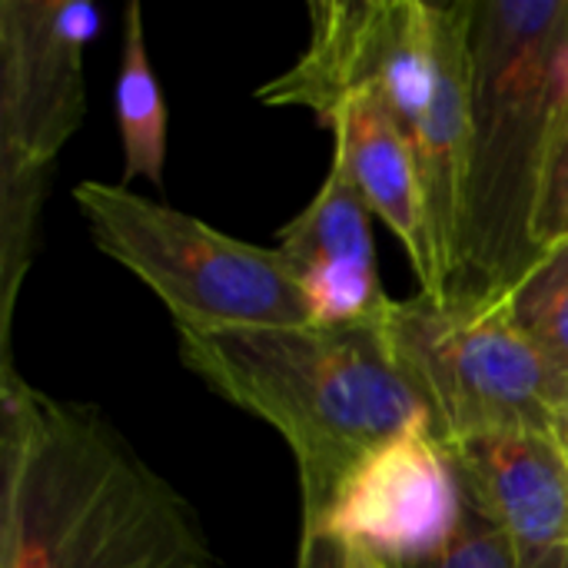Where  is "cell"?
I'll list each match as a JSON object with an SVG mask.
<instances>
[{"mask_svg": "<svg viewBox=\"0 0 568 568\" xmlns=\"http://www.w3.org/2000/svg\"><path fill=\"white\" fill-rule=\"evenodd\" d=\"M469 506L509 542L519 568H566L568 459L556 436L506 429L449 446Z\"/></svg>", "mask_w": 568, "mask_h": 568, "instance_id": "9", "label": "cell"}, {"mask_svg": "<svg viewBox=\"0 0 568 568\" xmlns=\"http://www.w3.org/2000/svg\"><path fill=\"white\" fill-rule=\"evenodd\" d=\"M568 77V0H476L473 143L446 300H506L539 263L532 216Z\"/></svg>", "mask_w": 568, "mask_h": 568, "instance_id": "3", "label": "cell"}, {"mask_svg": "<svg viewBox=\"0 0 568 568\" xmlns=\"http://www.w3.org/2000/svg\"><path fill=\"white\" fill-rule=\"evenodd\" d=\"M566 568H568V562H566Z\"/></svg>", "mask_w": 568, "mask_h": 568, "instance_id": "20", "label": "cell"}, {"mask_svg": "<svg viewBox=\"0 0 568 568\" xmlns=\"http://www.w3.org/2000/svg\"><path fill=\"white\" fill-rule=\"evenodd\" d=\"M0 568H220L193 506L87 403L0 369Z\"/></svg>", "mask_w": 568, "mask_h": 568, "instance_id": "1", "label": "cell"}, {"mask_svg": "<svg viewBox=\"0 0 568 568\" xmlns=\"http://www.w3.org/2000/svg\"><path fill=\"white\" fill-rule=\"evenodd\" d=\"M336 150L333 163L343 166L363 203L403 243L419 293L436 300V266L429 246V216L413 136L393 113L383 93L349 97L329 120Z\"/></svg>", "mask_w": 568, "mask_h": 568, "instance_id": "12", "label": "cell"}, {"mask_svg": "<svg viewBox=\"0 0 568 568\" xmlns=\"http://www.w3.org/2000/svg\"><path fill=\"white\" fill-rule=\"evenodd\" d=\"M506 303L516 326L568 376V243L549 250Z\"/></svg>", "mask_w": 568, "mask_h": 568, "instance_id": "14", "label": "cell"}, {"mask_svg": "<svg viewBox=\"0 0 568 568\" xmlns=\"http://www.w3.org/2000/svg\"><path fill=\"white\" fill-rule=\"evenodd\" d=\"M469 509L453 453L409 429L366 456L339 486L320 532L386 568L433 566Z\"/></svg>", "mask_w": 568, "mask_h": 568, "instance_id": "8", "label": "cell"}, {"mask_svg": "<svg viewBox=\"0 0 568 568\" xmlns=\"http://www.w3.org/2000/svg\"><path fill=\"white\" fill-rule=\"evenodd\" d=\"M100 27L87 0L0 3V190H43L87 113L83 60Z\"/></svg>", "mask_w": 568, "mask_h": 568, "instance_id": "7", "label": "cell"}, {"mask_svg": "<svg viewBox=\"0 0 568 568\" xmlns=\"http://www.w3.org/2000/svg\"><path fill=\"white\" fill-rule=\"evenodd\" d=\"M276 240V253L310 300L313 323L383 326L393 300L379 280L369 206L343 166H329L320 193Z\"/></svg>", "mask_w": 568, "mask_h": 568, "instance_id": "11", "label": "cell"}, {"mask_svg": "<svg viewBox=\"0 0 568 568\" xmlns=\"http://www.w3.org/2000/svg\"><path fill=\"white\" fill-rule=\"evenodd\" d=\"M426 568H519L516 556L506 542V536L479 516L473 506L463 516V526L456 539L446 546V552Z\"/></svg>", "mask_w": 568, "mask_h": 568, "instance_id": "16", "label": "cell"}, {"mask_svg": "<svg viewBox=\"0 0 568 568\" xmlns=\"http://www.w3.org/2000/svg\"><path fill=\"white\" fill-rule=\"evenodd\" d=\"M473 30L476 0L433 3V93L413 146L429 216L436 303L449 296L463 230L473 143Z\"/></svg>", "mask_w": 568, "mask_h": 568, "instance_id": "10", "label": "cell"}, {"mask_svg": "<svg viewBox=\"0 0 568 568\" xmlns=\"http://www.w3.org/2000/svg\"><path fill=\"white\" fill-rule=\"evenodd\" d=\"M532 243L539 260L549 250L568 243V77L546 143V163H542L539 200L532 216Z\"/></svg>", "mask_w": 568, "mask_h": 568, "instance_id": "15", "label": "cell"}, {"mask_svg": "<svg viewBox=\"0 0 568 568\" xmlns=\"http://www.w3.org/2000/svg\"><path fill=\"white\" fill-rule=\"evenodd\" d=\"M296 568H346V546L329 536H303Z\"/></svg>", "mask_w": 568, "mask_h": 568, "instance_id": "17", "label": "cell"}, {"mask_svg": "<svg viewBox=\"0 0 568 568\" xmlns=\"http://www.w3.org/2000/svg\"><path fill=\"white\" fill-rule=\"evenodd\" d=\"M176 333L180 363L196 379L286 439L300 469L303 536L320 532L339 486L366 456L409 429H433L389 356L383 326Z\"/></svg>", "mask_w": 568, "mask_h": 568, "instance_id": "2", "label": "cell"}, {"mask_svg": "<svg viewBox=\"0 0 568 568\" xmlns=\"http://www.w3.org/2000/svg\"><path fill=\"white\" fill-rule=\"evenodd\" d=\"M383 339L446 449L506 429L552 436L568 406V376L516 326L506 300H393Z\"/></svg>", "mask_w": 568, "mask_h": 568, "instance_id": "4", "label": "cell"}, {"mask_svg": "<svg viewBox=\"0 0 568 568\" xmlns=\"http://www.w3.org/2000/svg\"><path fill=\"white\" fill-rule=\"evenodd\" d=\"M97 250L130 270L170 310L176 329L306 326L313 310L283 256L126 186H73Z\"/></svg>", "mask_w": 568, "mask_h": 568, "instance_id": "5", "label": "cell"}, {"mask_svg": "<svg viewBox=\"0 0 568 568\" xmlns=\"http://www.w3.org/2000/svg\"><path fill=\"white\" fill-rule=\"evenodd\" d=\"M346 568H386V566H379L376 559H369L366 552H356V549H349L346 546Z\"/></svg>", "mask_w": 568, "mask_h": 568, "instance_id": "19", "label": "cell"}, {"mask_svg": "<svg viewBox=\"0 0 568 568\" xmlns=\"http://www.w3.org/2000/svg\"><path fill=\"white\" fill-rule=\"evenodd\" d=\"M552 436H556L559 449L566 453V459H568V406H562V409H559V416H556V426H552Z\"/></svg>", "mask_w": 568, "mask_h": 568, "instance_id": "18", "label": "cell"}, {"mask_svg": "<svg viewBox=\"0 0 568 568\" xmlns=\"http://www.w3.org/2000/svg\"><path fill=\"white\" fill-rule=\"evenodd\" d=\"M116 123L123 143V183L150 180L163 186L166 163V103L146 60L143 7L133 0L123 23V57L116 73Z\"/></svg>", "mask_w": 568, "mask_h": 568, "instance_id": "13", "label": "cell"}, {"mask_svg": "<svg viewBox=\"0 0 568 568\" xmlns=\"http://www.w3.org/2000/svg\"><path fill=\"white\" fill-rule=\"evenodd\" d=\"M303 57L263 83L266 106H306L323 126L356 93H383L416 136L433 93V3L316 0Z\"/></svg>", "mask_w": 568, "mask_h": 568, "instance_id": "6", "label": "cell"}]
</instances>
